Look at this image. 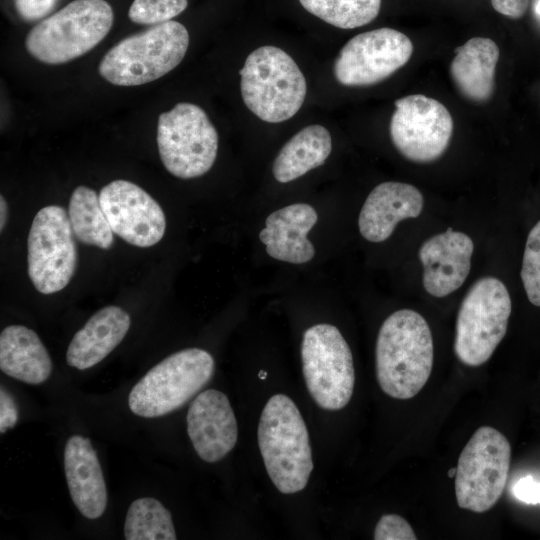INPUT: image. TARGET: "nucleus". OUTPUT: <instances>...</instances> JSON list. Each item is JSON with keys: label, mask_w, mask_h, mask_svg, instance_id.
Here are the masks:
<instances>
[{"label": "nucleus", "mask_w": 540, "mask_h": 540, "mask_svg": "<svg viewBox=\"0 0 540 540\" xmlns=\"http://www.w3.org/2000/svg\"><path fill=\"white\" fill-rule=\"evenodd\" d=\"M74 235L63 207L48 205L35 215L27 239V265L40 293H56L71 281L78 260Z\"/></svg>", "instance_id": "9b49d317"}, {"label": "nucleus", "mask_w": 540, "mask_h": 540, "mask_svg": "<svg viewBox=\"0 0 540 540\" xmlns=\"http://www.w3.org/2000/svg\"><path fill=\"white\" fill-rule=\"evenodd\" d=\"M114 21L105 0H74L39 21L27 34V52L38 61L59 65L76 59L97 46Z\"/></svg>", "instance_id": "20e7f679"}, {"label": "nucleus", "mask_w": 540, "mask_h": 540, "mask_svg": "<svg viewBox=\"0 0 540 540\" xmlns=\"http://www.w3.org/2000/svg\"><path fill=\"white\" fill-rule=\"evenodd\" d=\"M99 201L112 231L127 243L147 248L163 238L166 230L164 211L137 184L114 180L100 190Z\"/></svg>", "instance_id": "4468645a"}, {"label": "nucleus", "mask_w": 540, "mask_h": 540, "mask_svg": "<svg viewBox=\"0 0 540 540\" xmlns=\"http://www.w3.org/2000/svg\"><path fill=\"white\" fill-rule=\"evenodd\" d=\"M68 216L79 241L104 250L112 247L114 232L95 190L83 185L76 187L70 197Z\"/></svg>", "instance_id": "b1692460"}, {"label": "nucleus", "mask_w": 540, "mask_h": 540, "mask_svg": "<svg viewBox=\"0 0 540 540\" xmlns=\"http://www.w3.org/2000/svg\"><path fill=\"white\" fill-rule=\"evenodd\" d=\"M517 499L528 504H540V482L526 476L518 480L513 487Z\"/></svg>", "instance_id": "2f4dec72"}, {"label": "nucleus", "mask_w": 540, "mask_h": 540, "mask_svg": "<svg viewBox=\"0 0 540 540\" xmlns=\"http://www.w3.org/2000/svg\"><path fill=\"white\" fill-rule=\"evenodd\" d=\"M188 46L185 26L170 20L119 41L105 53L98 72L117 86L147 84L178 66Z\"/></svg>", "instance_id": "7ed1b4c3"}, {"label": "nucleus", "mask_w": 540, "mask_h": 540, "mask_svg": "<svg viewBox=\"0 0 540 540\" xmlns=\"http://www.w3.org/2000/svg\"><path fill=\"white\" fill-rule=\"evenodd\" d=\"M258 444L267 473L281 493L306 487L313 470L309 435L288 396L275 394L267 401L258 425Z\"/></svg>", "instance_id": "f03ea898"}, {"label": "nucleus", "mask_w": 540, "mask_h": 540, "mask_svg": "<svg viewBox=\"0 0 540 540\" xmlns=\"http://www.w3.org/2000/svg\"><path fill=\"white\" fill-rule=\"evenodd\" d=\"M302 372L309 394L325 410H340L350 401L355 384L351 350L337 327L316 324L301 344Z\"/></svg>", "instance_id": "9d476101"}, {"label": "nucleus", "mask_w": 540, "mask_h": 540, "mask_svg": "<svg viewBox=\"0 0 540 540\" xmlns=\"http://www.w3.org/2000/svg\"><path fill=\"white\" fill-rule=\"evenodd\" d=\"M433 339L418 312L401 309L386 318L376 341V377L382 391L395 399L413 398L427 383L433 367Z\"/></svg>", "instance_id": "f257e3e1"}, {"label": "nucleus", "mask_w": 540, "mask_h": 540, "mask_svg": "<svg viewBox=\"0 0 540 540\" xmlns=\"http://www.w3.org/2000/svg\"><path fill=\"white\" fill-rule=\"evenodd\" d=\"M186 420L192 445L205 462H217L234 448L237 421L223 392L208 389L199 393L189 406Z\"/></svg>", "instance_id": "2eb2a0df"}, {"label": "nucleus", "mask_w": 540, "mask_h": 540, "mask_svg": "<svg viewBox=\"0 0 540 540\" xmlns=\"http://www.w3.org/2000/svg\"><path fill=\"white\" fill-rule=\"evenodd\" d=\"M510 461L508 439L493 427L478 428L461 451L456 466L458 506L475 513L491 509L505 489Z\"/></svg>", "instance_id": "1a4fd4ad"}, {"label": "nucleus", "mask_w": 540, "mask_h": 540, "mask_svg": "<svg viewBox=\"0 0 540 540\" xmlns=\"http://www.w3.org/2000/svg\"><path fill=\"white\" fill-rule=\"evenodd\" d=\"M187 5V0H134L128 17L137 24L157 25L170 21L182 13Z\"/></svg>", "instance_id": "cd10ccee"}, {"label": "nucleus", "mask_w": 540, "mask_h": 540, "mask_svg": "<svg viewBox=\"0 0 540 540\" xmlns=\"http://www.w3.org/2000/svg\"><path fill=\"white\" fill-rule=\"evenodd\" d=\"M448 476L450 478H455V475H456V467H453V468H450L449 471L447 472Z\"/></svg>", "instance_id": "f704fd0d"}, {"label": "nucleus", "mask_w": 540, "mask_h": 540, "mask_svg": "<svg viewBox=\"0 0 540 540\" xmlns=\"http://www.w3.org/2000/svg\"><path fill=\"white\" fill-rule=\"evenodd\" d=\"M423 205V195L415 186L383 182L370 192L362 206L358 218L359 231L370 242L385 241L400 221L418 217Z\"/></svg>", "instance_id": "f3484780"}, {"label": "nucleus", "mask_w": 540, "mask_h": 540, "mask_svg": "<svg viewBox=\"0 0 540 540\" xmlns=\"http://www.w3.org/2000/svg\"><path fill=\"white\" fill-rule=\"evenodd\" d=\"M157 146L170 174L196 178L207 173L216 160L218 133L201 107L179 102L159 115Z\"/></svg>", "instance_id": "6e6552de"}, {"label": "nucleus", "mask_w": 540, "mask_h": 540, "mask_svg": "<svg viewBox=\"0 0 540 540\" xmlns=\"http://www.w3.org/2000/svg\"><path fill=\"white\" fill-rule=\"evenodd\" d=\"M511 298L496 277L478 279L464 297L458 311L454 352L467 366L487 362L504 338L511 314Z\"/></svg>", "instance_id": "0eeeda50"}, {"label": "nucleus", "mask_w": 540, "mask_h": 540, "mask_svg": "<svg viewBox=\"0 0 540 540\" xmlns=\"http://www.w3.org/2000/svg\"><path fill=\"white\" fill-rule=\"evenodd\" d=\"M530 0H491L493 8L500 14L518 19L527 11Z\"/></svg>", "instance_id": "473e14b6"}, {"label": "nucleus", "mask_w": 540, "mask_h": 540, "mask_svg": "<svg viewBox=\"0 0 540 540\" xmlns=\"http://www.w3.org/2000/svg\"><path fill=\"white\" fill-rule=\"evenodd\" d=\"M18 421V409L13 397L1 386L0 389V432L4 433Z\"/></svg>", "instance_id": "7c9ffc66"}, {"label": "nucleus", "mask_w": 540, "mask_h": 540, "mask_svg": "<svg viewBox=\"0 0 540 540\" xmlns=\"http://www.w3.org/2000/svg\"><path fill=\"white\" fill-rule=\"evenodd\" d=\"M450 74L461 94L475 102L488 101L494 92L497 44L485 37H474L456 49Z\"/></svg>", "instance_id": "412c9836"}, {"label": "nucleus", "mask_w": 540, "mask_h": 540, "mask_svg": "<svg viewBox=\"0 0 540 540\" xmlns=\"http://www.w3.org/2000/svg\"><path fill=\"white\" fill-rule=\"evenodd\" d=\"M266 375H267V373L264 372V371H260V372H259V378H260V379H265V378H266Z\"/></svg>", "instance_id": "e433bc0d"}, {"label": "nucleus", "mask_w": 540, "mask_h": 540, "mask_svg": "<svg viewBox=\"0 0 540 540\" xmlns=\"http://www.w3.org/2000/svg\"><path fill=\"white\" fill-rule=\"evenodd\" d=\"M332 150L329 131L309 125L295 134L276 156L272 172L280 183L293 181L324 164Z\"/></svg>", "instance_id": "5701e85b"}, {"label": "nucleus", "mask_w": 540, "mask_h": 540, "mask_svg": "<svg viewBox=\"0 0 540 540\" xmlns=\"http://www.w3.org/2000/svg\"><path fill=\"white\" fill-rule=\"evenodd\" d=\"M390 121V136L396 149L408 160L432 162L447 149L453 119L439 101L422 94L395 101Z\"/></svg>", "instance_id": "f8f14e48"}, {"label": "nucleus", "mask_w": 540, "mask_h": 540, "mask_svg": "<svg viewBox=\"0 0 540 540\" xmlns=\"http://www.w3.org/2000/svg\"><path fill=\"white\" fill-rule=\"evenodd\" d=\"M8 215V207L5 198L1 195L0 197V230L3 231Z\"/></svg>", "instance_id": "72a5a7b5"}, {"label": "nucleus", "mask_w": 540, "mask_h": 540, "mask_svg": "<svg viewBox=\"0 0 540 540\" xmlns=\"http://www.w3.org/2000/svg\"><path fill=\"white\" fill-rule=\"evenodd\" d=\"M535 11L540 16V0H537L535 3Z\"/></svg>", "instance_id": "c9c22d12"}, {"label": "nucleus", "mask_w": 540, "mask_h": 540, "mask_svg": "<svg viewBox=\"0 0 540 540\" xmlns=\"http://www.w3.org/2000/svg\"><path fill=\"white\" fill-rule=\"evenodd\" d=\"M57 2L58 0H14V6L24 21L32 22L47 16Z\"/></svg>", "instance_id": "c756f323"}, {"label": "nucleus", "mask_w": 540, "mask_h": 540, "mask_svg": "<svg viewBox=\"0 0 540 540\" xmlns=\"http://www.w3.org/2000/svg\"><path fill=\"white\" fill-rule=\"evenodd\" d=\"M374 539L416 540L417 537L406 519L397 514H385L376 524Z\"/></svg>", "instance_id": "c85d7f7f"}, {"label": "nucleus", "mask_w": 540, "mask_h": 540, "mask_svg": "<svg viewBox=\"0 0 540 540\" xmlns=\"http://www.w3.org/2000/svg\"><path fill=\"white\" fill-rule=\"evenodd\" d=\"M64 470L70 496L88 519L102 516L107 506V488L101 465L90 440L71 436L64 449Z\"/></svg>", "instance_id": "a211bd4d"}, {"label": "nucleus", "mask_w": 540, "mask_h": 540, "mask_svg": "<svg viewBox=\"0 0 540 540\" xmlns=\"http://www.w3.org/2000/svg\"><path fill=\"white\" fill-rule=\"evenodd\" d=\"M130 324L129 314L121 307L98 310L73 336L66 352L67 364L79 370L95 366L120 344Z\"/></svg>", "instance_id": "aec40b11"}, {"label": "nucleus", "mask_w": 540, "mask_h": 540, "mask_svg": "<svg viewBox=\"0 0 540 540\" xmlns=\"http://www.w3.org/2000/svg\"><path fill=\"white\" fill-rule=\"evenodd\" d=\"M318 215L309 204L295 203L268 215L259 233L267 254L279 261L303 264L312 260L315 249L307 234Z\"/></svg>", "instance_id": "6ab92c4d"}, {"label": "nucleus", "mask_w": 540, "mask_h": 540, "mask_svg": "<svg viewBox=\"0 0 540 540\" xmlns=\"http://www.w3.org/2000/svg\"><path fill=\"white\" fill-rule=\"evenodd\" d=\"M473 250L472 239L451 228L424 241L418 255L426 292L441 298L460 288L469 275Z\"/></svg>", "instance_id": "dca6fc26"}, {"label": "nucleus", "mask_w": 540, "mask_h": 540, "mask_svg": "<svg viewBox=\"0 0 540 540\" xmlns=\"http://www.w3.org/2000/svg\"><path fill=\"white\" fill-rule=\"evenodd\" d=\"M126 540H175L176 532L171 513L155 498L134 500L124 524Z\"/></svg>", "instance_id": "393cba45"}, {"label": "nucleus", "mask_w": 540, "mask_h": 540, "mask_svg": "<svg viewBox=\"0 0 540 540\" xmlns=\"http://www.w3.org/2000/svg\"><path fill=\"white\" fill-rule=\"evenodd\" d=\"M413 53L405 34L379 28L358 34L341 49L334 62V75L344 86H368L388 78L404 66Z\"/></svg>", "instance_id": "ddd939ff"}, {"label": "nucleus", "mask_w": 540, "mask_h": 540, "mask_svg": "<svg viewBox=\"0 0 540 540\" xmlns=\"http://www.w3.org/2000/svg\"><path fill=\"white\" fill-rule=\"evenodd\" d=\"M0 369L19 381L38 385L50 377L52 361L35 331L10 325L0 334Z\"/></svg>", "instance_id": "4be33fe9"}, {"label": "nucleus", "mask_w": 540, "mask_h": 540, "mask_svg": "<svg viewBox=\"0 0 540 540\" xmlns=\"http://www.w3.org/2000/svg\"><path fill=\"white\" fill-rule=\"evenodd\" d=\"M239 74L245 105L265 122L290 119L304 102L305 77L292 57L278 47L266 45L252 51Z\"/></svg>", "instance_id": "39448f33"}, {"label": "nucleus", "mask_w": 540, "mask_h": 540, "mask_svg": "<svg viewBox=\"0 0 540 540\" xmlns=\"http://www.w3.org/2000/svg\"><path fill=\"white\" fill-rule=\"evenodd\" d=\"M215 362L200 348L175 352L152 367L128 397L130 410L144 418L164 416L187 403L212 378Z\"/></svg>", "instance_id": "423d86ee"}, {"label": "nucleus", "mask_w": 540, "mask_h": 540, "mask_svg": "<svg viewBox=\"0 0 540 540\" xmlns=\"http://www.w3.org/2000/svg\"><path fill=\"white\" fill-rule=\"evenodd\" d=\"M520 275L529 301L540 307V220L527 236Z\"/></svg>", "instance_id": "bb28decb"}, {"label": "nucleus", "mask_w": 540, "mask_h": 540, "mask_svg": "<svg viewBox=\"0 0 540 540\" xmlns=\"http://www.w3.org/2000/svg\"><path fill=\"white\" fill-rule=\"evenodd\" d=\"M304 9L332 26L353 29L379 14L382 0H299Z\"/></svg>", "instance_id": "a878e982"}]
</instances>
